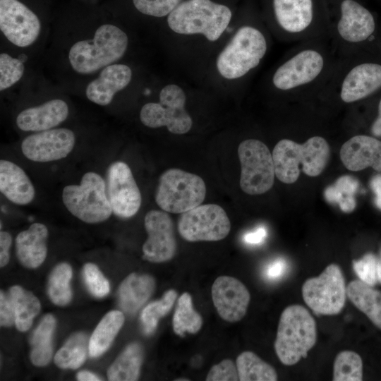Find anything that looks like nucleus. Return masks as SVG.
Segmentation results:
<instances>
[{
	"label": "nucleus",
	"instance_id": "nucleus-1",
	"mask_svg": "<svg viewBox=\"0 0 381 381\" xmlns=\"http://www.w3.org/2000/svg\"><path fill=\"white\" fill-rule=\"evenodd\" d=\"M272 155L277 178L290 184L297 181L300 164L306 175H320L327 165L329 147L325 139L320 136L312 137L303 144L283 139L274 146Z\"/></svg>",
	"mask_w": 381,
	"mask_h": 381
},
{
	"label": "nucleus",
	"instance_id": "nucleus-2",
	"mask_svg": "<svg viewBox=\"0 0 381 381\" xmlns=\"http://www.w3.org/2000/svg\"><path fill=\"white\" fill-rule=\"evenodd\" d=\"M127 47L126 34L116 25L104 24L97 29L92 39L75 42L68 59L75 71L89 74L118 61Z\"/></svg>",
	"mask_w": 381,
	"mask_h": 381
},
{
	"label": "nucleus",
	"instance_id": "nucleus-3",
	"mask_svg": "<svg viewBox=\"0 0 381 381\" xmlns=\"http://www.w3.org/2000/svg\"><path fill=\"white\" fill-rule=\"evenodd\" d=\"M316 339L315 321L306 308L296 304L283 310L274 345L282 363L293 365L306 357Z\"/></svg>",
	"mask_w": 381,
	"mask_h": 381
},
{
	"label": "nucleus",
	"instance_id": "nucleus-4",
	"mask_svg": "<svg viewBox=\"0 0 381 381\" xmlns=\"http://www.w3.org/2000/svg\"><path fill=\"white\" fill-rule=\"evenodd\" d=\"M231 18L230 9L210 0H187L168 16L169 28L183 35L202 34L216 41L227 28Z\"/></svg>",
	"mask_w": 381,
	"mask_h": 381
},
{
	"label": "nucleus",
	"instance_id": "nucleus-5",
	"mask_svg": "<svg viewBox=\"0 0 381 381\" xmlns=\"http://www.w3.org/2000/svg\"><path fill=\"white\" fill-rule=\"evenodd\" d=\"M62 200L70 213L86 223L104 222L113 213L106 183L100 175L93 171L85 173L80 184L65 186Z\"/></svg>",
	"mask_w": 381,
	"mask_h": 381
},
{
	"label": "nucleus",
	"instance_id": "nucleus-6",
	"mask_svg": "<svg viewBox=\"0 0 381 381\" xmlns=\"http://www.w3.org/2000/svg\"><path fill=\"white\" fill-rule=\"evenodd\" d=\"M266 50L267 42L260 30L241 27L218 56L217 68L225 78H238L259 64Z\"/></svg>",
	"mask_w": 381,
	"mask_h": 381
},
{
	"label": "nucleus",
	"instance_id": "nucleus-7",
	"mask_svg": "<svg viewBox=\"0 0 381 381\" xmlns=\"http://www.w3.org/2000/svg\"><path fill=\"white\" fill-rule=\"evenodd\" d=\"M205 195V183L199 176L169 169L159 177L155 199L162 210L182 214L201 205Z\"/></svg>",
	"mask_w": 381,
	"mask_h": 381
},
{
	"label": "nucleus",
	"instance_id": "nucleus-8",
	"mask_svg": "<svg viewBox=\"0 0 381 381\" xmlns=\"http://www.w3.org/2000/svg\"><path fill=\"white\" fill-rule=\"evenodd\" d=\"M238 155L242 190L249 195H260L270 190L275 171L272 155L267 145L258 140H245L238 146Z\"/></svg>",
	"mask_w": 381,
	"mask_h": 381
},
{
	"label": "nucleus",
	"instance_id": "nucleus-9",
	"mask_svg": "<svg viewBox=\"0 0 381 381\" xmlns=\"http://www.w3.org/2000/svg\"><path fill=\"white\" fill-rule=\"evenodd\" d=\"M186 95L176 85H168L159 93L158 103H147L142 107L140 119L150 128L166 126L174 134H184L191 128V117L185 109Z\"/></svg>",
	"mask_w": 381,
	"mask_h": 381
},
{
	"label": "nucleus",
	"instance_id": "nucleus-10",
	"mask_svg": "<svg viewBox=\"0 0 381 381\" xmlns=\"http://www.w3.org/2000/svg\"><path fill=\"white\" fill-rule=\"evenodd\" d=\"M305 303L315 313L325 315L339 313L344 307L346 287L341 270L330 264L318 277L308 279L302 286Z\"/></svg>",
	"mask_w": 381,
	"mask_h": 381
},
{
	"label": "nucleus",
	"instance_id": "nucleus-11",
	"mask_svg": "<svg viewBox=\"0 0 381 381\" xmlns=\"http://www.w3.org/2000/svg\"><path fill=\"white\" fill-rule=\"evenodd\" d=\"M177 228L187 241H217L228 236L231 223L221 206L206 204L182 213Z\"/></svg>",
	"mask_w": 381,
	"mask_h": 381
},
{
	"label": "nucleus",
	"instance_id": "nucleus-12",
	"mask_svg": "<svg viewBox=\"0 0 381 381\" xmlns=\"http://www.w3.org/2000/svg\"><path fill=\"white\" fill-rule=\"evenodd\" d=\"M107 195L113 213L126 219L139 210L142 197L132 171L123 162H113L107 171Z\"/></svg>",
	"mask_w": 381,
	"mask_h": 381
},
{
	"label": "nucleus",
	"instance_id": "nucleus-13",
	"mask_svg": "<svg viewBox=\"0 0 381 381\" xmlns=\"http://www.w3.org/2000/svg\"><path fill=\"white\" fill-rule=\"evenodd\" d=\"M0 29L13 44L25 47L38 37L41 23L28 7L18 0H0Z\"/></svg>",
	"mask_w": 381,
	"mask_h": 381
},
{
	"label": "nucleus",
	"instance_id": "nucleus-14",
	"mask_svg": "<svg viewBox=\"0 0 381 381\" xmlns=\"http://www.w3.org/2000/svg\"><path fill=\"white\" fill-rule=\"evenodd\" d=\"M144 222L148 237L143 246V258L157 263L171 260L177 248L171 217L164 210H153Z\"/></svg>",
	"mask_w": 381,
	"mask_h": 381
},
{
	"label": "nucleus",
	"instance_id": "nucleus-15",
	"mask_svg": "<svg viewBox=\"0 0 381 381\" xmlns=\"http://www.w3.org/2000/svg\"><path fill=\"white\" fill-rule=\"evenodd\" d=\"M74 133L68 128L40 131L26 137L21 143L24 156L33 162H49L65 158L73 149Z\"/></svg>",
	"mask_w": 381,
	"mask_h": 381
},
{
	"label": "nucleus",
	"instance_id": "nucleus-16",
	"mask_svg": "<svg viewBox=\"0 0 381 381\" xmlns=\"http://www.w3.org/2000/svg\"><path fill=\"white\" fill-rule=\"evenodd\" d=\"M322 56L313 49L303 50L280 66L272 78L274 86L289 90L310 83L322 72Z\"/></svg>",
	"mask_w": 381,
	"mask_h": 381
},
{
	"label": "nucleus",
	"instance_id": "nucleus-17",
	"mask_svg": "<svg viewBox=\"0 0 381 381\" xmlns=\"http://www.w3.org/2000/svg\"><path fill=\"white\" fill-rule=\"evenodd\" d=\"M212 298L219 316L225 321L235 322L245 316L250 295L238 279L220 276L212 286Z\"/></svg>",
	"mask_w": 381,
	"mask_h": 381
},
{
	"label": "nucleus",
	"instance_id": "nucleus-18",
	"mask_svg": "<svg viewBox=\"0 0 381 381\" xmlns=\"http://www.w3.org/2000/svg\"><path fill=\"white\" fill-rule=\"evenodd\" d=\"M340 158L350 171L371 167L381 172V141L368 135H355L341 146Z\"/></svg>",
	"mask_w": 381,
	"mask_h": 381
},
{
	"label": "nucleus",
	"instance_id": "nucleus-19",
	"mask_svg": "<svg viewBox=\"0 0 381 381\" xmlns=\"http://www.w3.org/2000/svg\"><path fill=\"white\" fill-rule=\"evenodd\" d=\"M375 27L374 18L366 8L355 0L341 2L337 30L345 41H364L373 33Z\"/></svg>",
	"mask_w": 381,
	"mask_h": 381
},
{
	"label": "nucleus",
	"instance_id": "nucleus-20",
	"mask_svg": "<svg viewBox=\"0 0 381 381\" xmlns=\"http://www.w3.org/2000/svg\"><path fill=\"white\" fill-rule=\"evenodd\" d=\"M131 77V69L125 64L107 66L102 69L97 78L87 85L86 97L97 104L108 105L111 102L115 93L129 84Z\"/></svg>",
	"mask_w": 381,
	"mask_h": 381
},
{
	"label": "nucleus",
	"instance_id": "nucleus-21",
	"mask_svg": "<svg viewBox=\"0 0 381 381\" xmlns=\"http://www.w3.org/2000/svg\"><path fill=\"white\" fill-rule=\"evenodd\" d=\"M381 87V65L365 63L354 66L341 86L342 101L351 103L362 99Z\"/></svg>",
	"mask_w": 381,
	"mask_h": 381
},
{
	"label": "nucleus",
	"instance_id": "nucleus-22",
	"mask_svg": "<svg viewBox=\"0 0 381 381\" xmlns=\"http://www.w3.org/2000/svg\"><path fill=\"white\" fill-rule=\"evenodd\" d=\"M68 115L67 104L62 99H55L24 109L18 115L16 124L24 131L40 132L57 126Z\"/></svg>",
	"mask_w": 381,
	"mask_h": 381
},
{
	"label": "nucleus",
	"instance_id": "nucleus-23",
	"mask_svg": "<svg viewBox=\"0 0 381 381\" xmlns=\"http://www.w3.org/2000/svg\"><path fill=\"white\" fill-rule=\"evenodd\" d=\"M0 190L14 204L25 205L35 198V188L25 172L16 164L0 161Z\"/></svg>",
	"mask_w": 381,
	"mask_h": 381
},
{
	"label": "nucleus",
	"instance_id": "nucleus-24",
	"mask_svg": "<svg viewBox=\"0 0 381 381\" xmlns=\"http://www.w3.org/2000/svg\"><path fill=\"white\" fill-rule=\"evenodd\" d=\"M48 229L41 223H34L18 234L16 238L17 257L28 268H36L44 261L47 253Z\"/></svg>",
	"mask_w": 381,
	"mask_h": 381
},
{
	"label": "nucleus",
	"instance_id": "nucleus-25",
	"mask_svg": "<svg viewBox=\"0 0 381 381\" xmlns=\"http://www.w3.org/2000/svg\"><path fill=\"white\" fill-rule=\"evenodd\" d=\"M273 8L279 25L291 33L305 30L314 16L313 0H273Z\"/></svg>",
	"mask_w": 381,
	"mask_h": 381
},
{
	"label": "nucleus",
	"instance_id": "nucleus-26",
	"mask_svg": "<svg viewBox=\"0 0 381 381\" xmlns=\"http://www.w3.org/2000/svg\"><path fill=\"white\" fill-rule=\"evenodd\" d=\"M155 289V281L152 276L131 273L119 289L121 308L127 313H135L150 298Z\"/></svg>",
	"mask_w": 381,
	"mask_h": 381
},
{
	"label": "nucleus",
	"instance_id": "nucleus-27",
	"mask_svg": "<svg viewBox=\"0 0 381 381\" xmlns=\"http://www.w3.org/2000/svg\"><path fill=\"white\" fill-rule=\"evenodd\" d=\"M346 295L352 303L381 329V291L361 280L351 281Z\"/></svg>",
	"mask_w": 381,
	"mask_h": 381
},
{
	"label": "nucleus",
	"instance_id": "nucleus-28",
	"mask_svg": "<svg viewBox=\"0 0 381 381\" xmlns=\"http://www.w3.org/2000/svg\"><path fill=\"white\" fill-rule=\"evenodd\" d=\"M143 360L141 345L133 342L128 345L107 370V377L111 381H135L140 376Z\"/></svg>",
	"mask_w": 381,
	"mask_h": 381
},
{
	"label": "nucleus",
	"instance_id": "nucleus-29",
	"mask_svg": "<svg viewBox=\"0 0 381 381\" xmlns=\"http://www.w3.org/2000/svg\"><path fill=\"white\" fill-rule=\"evenodd\" d=\"M124 315L119 310H111L104 315L89 339V354L97 357L105 352L124 323Z\"/></svg>",
	"mask_w": 381,
	"mask_h": 381
},
{
	"label": "nucleus",
	"instance_id": "nucleus-30",
	"mask_svg": "<svg viewBox=\"0 0 381 381\" xmlns=\"http://www.w3.org/2000/svg\"><path fill=\"white\" fill-rule=\"evenodd\" d=\"M56 326L54 317L46 315L33 332L30 344V360L36 366H44L52 356V338Z\"/></svg>",
	"mask_w": 381,
	"mask_h": 381
},
{
	"label": "nucleus",
	"instance_id": "nucleus-31",
	"mask_svg": "<svg viewBox=\"0 0 381 381\" xmlns=\"http://www.w3.org/2000/svg\"><path fill=\"white\" fill-rule=\"evenodd\" d=\"M15 312V325L21 332L27 331L34 318L40 313L41 306L38 298L20 286H13L8 292Z\"/></svg>",
	"mask_w": 381,
	"mask_h": 381
},
{
	"label": "nucleus",
	"instance_id": "nucleus-32",
	"mask_svg": "<svg viewBox=\"0 0 381 381\" xmlns=\"http://www.w3.org/2000/svg\"><path fill=\"white\" fill-rule=\"evenodd\" d=\"M236 365L241 381H275V369L252 351H243L236 358Z\"/></svg>",
	"mask_w": 381,
	"mask_h": 381
},
{
	"label": "nucleus",
	"instance_id": "nucleus-33",
	"mask_svg": "<svg viewBox=\"0 0 381 381\" xmlns=\"http://www.w3.org/2000/svg\"><path fill=\"white\" fill-rule=\"evenodd\" d=\"M176 334L184 337L186 332L195 334L202 326V316L193 308L191 296L183 293L179 298L172 319Z\"/></svg>",
	"mask_w": 381,
	"mask_h": 381
},
{
	"label": "nucleus",
	"instance_id": "nucleus-34",
	"mask_svg": "<svg viewBox=\"0 0 381 381\" xmlns=\"http://www.w3.org/2000/svg\"><path fill=\"white\" fill-rule=\"evenodd\" d=\"M89 341L83 333L71 335L54 356L55 364L61 368L76 369L86 358Z\"/></svg>",
	"mask_w": 381,
	"mask_h": 381
},
{
	"label": "nucleus",
	"instance_id": "nucleus-35",
	"mask_svg": "<svg viewBox=\"0 0 381 381\" xmlns=\"http://www.w3.org/2000/svg\"><path fill=\"white\" fill-rule=\"evenodd\" d=\"M72 269L68 263H60L52 271L47 292L51 301L57 306L67 305L71 300L70 281Z\"/></svg>",
	"mask_w": 381,
	"mask_h": 381
},
{
	"label": "nucleus",
	"instance_id": "nucleus-36",
	"mask_svg": "<svg viewBox=\"0 0 381 381\" xmlns=\"http://www.w3.org/2000/svg\"><path fill=\"white\" fill-rule=\"evenodd\" d=\"M174 289L167 291L162 298L146 306L141 313V321L145 334H150L155 330L159 320L170 312L177 298Z\"/></svg>",
	"mask_w": 381,
	"mask_h": 381
},
{
	"label": "nucleus",
	"instance_id": "nucleus-37",
	"mask_svg": "<svg viewBox=\"0 0 381 381\" xmlns=\"http://www.w3.org/2000/svg\"><path fill=\"white\" fill-rule=\"evenodd\" d=\"M363 379V362L361 356L352 351L339 353L334 362V381H360Z\"/></svg>",
	"mask_w": 381,
	"mask_h": 381
},
{
	"label": "nucleus",
	"instance_id": "nucleus-38",
	"mask_svg": "<svg viewBox=\"0 0 381 381\" xmlns=\"http://www.w3.org/2000/svg\"><path fill=\"white\" fill-rule=\"evenodd\" d=\"M25 66L22 60L6 53L0 54V90L3 91L16 83L23 76Z\"/></svg>",
	"mask_w": 381,
	"mask_h": 381
},
{
	"label": "nucleus",
	"instance_id": "nucleus-39",
	"mask_svg": "<svg viewBox=\"0 0 381 381\" xmlns=\"http://www.w3.org/2000/svg\"><path fill=\"white\" fill-rule=\"evenodd\" d=\"M83 277L89 291L94 296L102 298L109 294V283L95 264L84 265Z\"/></svg>",
	"mask_w": 381,
	"mask_h": 381
},
{
	"label": "nucleus",
	"instance_id": "nucleus-40",
	"mask_svg": "<svg viewBox=\"0 0 381 381\" xmlns=\"http://www.w3.org/2000/svg\"><path fill=\"white\" fill-rule=\"evenodd\" d=\"M182 0H133L138 11L143 14L155 17H163L169 14Z\"/></svg>",
	"mask_w": 381,
	"mask_h": 381
},
{
	"label": "nucleus",
	"instance_id": "nucleus-41",
	"mask_svg": "<svg viewBox=\"0 0 381 381\" xmlns=\"http://www.w3.org/2000/svg\"><path fill=\"white\" fill-rule=\"evenodd\" d=\"M377 257L372 253L365 255L358 260L353 261V267L361 281L369 286H374L377 282Z\"/></svg>",
	"mask_w": 381,
	"mask_h": 381
},
{
	"label": "nucleus",
	"instance_id": "nucleus-42",
	"mask_svg": "<svg viewBox=\"0 0 381 381\" xmlns=\"http://www.w3.org/2000/svg\"><path fill=\"white\" fill-rule=\"evenodd\" d=\"M205 380L207 381H238L239 378L236 365L231 359H224L210 368Z\"/></svg>",
	"mask_w": 381,
	"mask_h": 381
},
{
	"label": "nucleus",
	"instance_id": "nucleus-43",
	"mask_svg": "<svg viewBox=\"0 0 381 381\" xmlns=\"http://www.w3.org/2000/svg\"><path fill=\"white\" fill-rule=\"evenodd\" d=\"M16 322L15 312L8 294L1 291L0 294V324L10 327Z\"/></svg>",
	"mask_w": 381,
	"mask_h": 381
},
{
	"label": "nucleus",
	"instance_id": "nucleus-44",
	"mask_svg": "<svg viewBox=\"0 0 381 381\" xmlns=\"http://www.w3.org/2000/svg\"><path fill=\"white\" fill-rule=\"evenodd\" d=\"M334 186L341 193L344 198H345L349 196H353L358 189V183L355 178L351 176H343L337 180Z\"/></svg>",
	"mask_w": 381,
	"mask_h": 381
},
{
	"label": "nucleus",
	"instance_id": "nucleus-45",
	"mask_svg": "<svg viewBox=\"0 0 381 381\" xmlns=\"http://www.w3.org/2000/svg\"><path fill=\"white\" fill-rule=\"evenodd\" d=\"M286 262L282 258L277 259L270 263L267 267L265 274L270 280L279 279L285 272Z\"/></svg>",
	"mask_w": 381,
	"mask_h": 381
},
{
	"label": "nucleus",
	"instance_id": "nucleus-46",
	"mask_svg": "<svg viewBox=\"0 0 381 381\" xmlns=\"http://www.w3.org/2000/svg\"><path fill=\"white\" fill-rule=\"evenodd\" d=\"M12 242L10 234L6 231L0 232V266L4 267L9 260V248Z\"/></svg>",
	"mask_w": 381,
	"mask_h": 381
},
{
	"label": "nucleus",
	"instance_id": "nucleus-47",
	"mask_svg": "<svg viewBox=\"0 0 381 381\" xmlns=\"http://www.w3.org/2000/svg\"><path fill=\"white\" fill-rule=\"evenodd\" d=\"M267 236V230L264 226H259L254 231L246 233L243 240L248 244H259L263 242Z\"/></svg>",
	"mask_w": 381,
	"mask_h": 381
},
{
	"label": "nucleus",
	"instance_id": "nucleus-48",
	"mask_svg": "<svg viewBox=\"0 0 381 381\" xmlns=\"http://www.w3.org/2000/svg\"><path fill=\"white\" fill-rule=\"evenodd\" d=\"M370 186L376 195L375 204L381 209V175H377L372 179Z\"/></svg>",
	"mask_w": 381,
	"mask_h": 381
},
{
	"label": "nucleus",
	"instance_id": "nucleus-49",
	"mask_svg": "<svg viewBox=\"0 0 381 381\" xmlns=\"http://www.w3.org/2000/svg\"><path fill=\"white\" fill-rule=\"evenodd\" d=\"M339 207L344 212H351L356 207V201L353 196H349L344 198L339 203Z\"/></svg>",
	"mask_w": 381,
	"mask_h": 381
},
{
	"label": "nucleus",
	"instance_id": "nucleus-50",
	"mask_svg": "<svg viewBox=\"0 0 381 381\" xmlns=\"http://www.w3.org/2000/svg\"><path fill=\"white\" fill-rule=\"evenodd\" d=\"M372 133L377 137H381V99L378 105V116L371 127Z\"/></svg>",
	"mask_w": 381,
	"mask_h": 381
},
{
	"label": "nucleus",
	"instance_id": "nucleus-51",
	"mask_svg": "<svg viewBox=\"0 0 381 381\" xmlns=\"http://www.w3.org/2000/svg\"><path fill=\"white\" fill-rule=\"evenodd\" d=\"M77 379L80 381H98L102 380L96 375L88 372V371H81L77 374Z\"/></svg>",
	"mask_w": 381,
	"mask_h": 381
},
{
	"label": "nucleus",
	"instance_id": "nucleus-52",
	"mask_svg": "<svg viewBox=\"0 0 381 381\" xmlns=\"http://www.w3.org/2000/svg\"><path fill=\"white\" fill-rule=\"evenodd\" d=\"M377 282L381 283V251L377 262Z\"/></svg>",
	"mask_w": 381,
	"mask_h": 381
},
{
	"label": "nucleus",
	"instance_id": "nucleus-53",
	"mask_svg": "<svg viewBox=\"0 0 381 381\" xmlns=\"http://www.w3.org/2000/svg\"><path fill=\"white\" fill-rule=\"evenodd\" d=\"M176 380L180 381V380H189L188 379H177Z\"/></svg>",
	"mask_w": 381,
	"mask_h": 381
}]
</instances>
